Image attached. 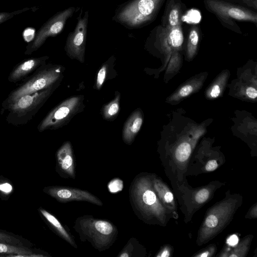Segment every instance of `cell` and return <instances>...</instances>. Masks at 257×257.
Wrapping results in <instances>:
<instances>
[{
	"instance_id": "28",
	"label": "cell",
	"mask_w": 257,
	"mask_h": 257,
	"mask_svg": "<svg viewBox=\"0 0 257 257\" xmlns=\"http://www.w3.org/2000/svg\"><path fill=\"white\" fill-rule=\"evenodd\" d=\"M225 79V77H220L211 86L207 94L209 98H216L220 95L224 87Z\"/></svg>"
},
{
	"instance_id": "12",
	"label": "cell",
	"mask_w": 257,
	"mask_h": 257,
	"mask_svg": "<svg viewBox=\"0 0 257 257\" xmlns=\"http://www.w3.org/2000/svg\"><path fill=\"white\" fill-rule=\"evenodd\" d=\"M155 31L156 42L169 56L181 50L184 43V35L181 25L162 27Z\"/></svg>"
},
{
	"instance_id": "38",
	"label": "cell",
	"mask_w": 257,
	"mask_h": 257,
	"mask_svg": "<svg viewBox=\"0 0 257 257\" xmlns=\"http://www.w3.org/2000/svg\"><path fill=\"white\" fill-rule=\"evenodd\" d=\"M246 95L249 98L255 99L257 96V91L255 88L253 87H248L245 91Z\"/></svg>"
},
{
	"instance_id": "30",
	"label": "cell",
	"mask_w": 257,
	"mask_h": 257,
	"mask_svg": "<svg viewBox=\"0 0 257 257\" xmlns=\"http://www.w3.org/2000/svg\"><path fill=\"white\" fill-rule=\"evenodd\" d=\"M107 64V63H105L101 67L97 73L95 87L98 90L101 87L106 79L108 68Z\"/></svg>"
},
{
	"instance_id": "31",
	"label": "cell",
	"mask_w": 257,
	"mask_h": 257,
	"mask_svg": "<svg viewBox=\"0 0 257 257\" xmlns=\"http://www.w3.org/2000/svg\"><path fill=\"white\" fill-rule=\"evenodd\" d=\"M32 8H25L21 10L11 12H0V24L19 15L32 9Z\"/></svg>"
},
{
	"instance_id": "5",
	"label": "cell",
	"mask_w": 257,
	"mask_h": 257,
	"mask_svg": "<svg viewBox=\"0 0 257 257\" xmlns=\"http://www.w3.org/2000/svg\"><path fill=\"white\" fill-rule=\"evenodd\" d=\"M63 68L61 65L51 64L40 67L26 82L10 92L2 103V111L22 96L59 85L63 78Z\"/></svg>"
},
{
	"instance_id": "24",
	"label": "cell",
	"mask_w": 257,
	"mask_h": 257,
	"mask_svg": "<svg viewBox=\"0 0 257 257\" xmlns=\"http://www.w3.org/2000/svg\"><path fill=\"white\" fill-rule=\"evenodd\" d=\"M138 240L135 238H131L125 246L118 255V257H132L143 256L140 251L144 250Z\"/></svg>"
},
{
	"instance_id": "37",
	"label": "cell",
	"mask_w": 257,
	"mask_h": 257,
	"mask_svg": "<svg viewBox=\"0 0 257 257\" xmlns=\"http://www.w3.org/2000/svg\"><path fill=\"white\" fill-rule=\"evenodd\" d=\"M238 237L236 234H232L229 236L226 241L229 246L234 247L238 243Z\"/></svg>"
},
{
	"instance_id": "20",
	"label": "cell",
	"mask_w": 257,
	"mask_h": 257,
	"mask_svg": "<svg viewBox=\"0 0 257 257\" xmlns=\"http://www.w3.org/2000/svg\"><path fill=\"white\" fill-rule=\"evenodd\" d=\"M202 84V82L198 80H192L186 83L169 98V101L177 102L180 100L200 88Z\"/></svg>"
},
{
	"instance_id": "21",
	"label": "cell",
	"mask_w": 257,
	"mask_h": 257,
	"mask_svg": "<svg viewBox=\"0 0 257 257\" xmlns=\"http://www.w3.org/2000/svg\"><path fill=\"white\" fill-rule=\"evenodd\" d=\"M120 95L116 92L115 97L102 108V115L103 118L107 120H113L117 115L119 111Z\"/></svg>"
},
{
	"instance_id": "27",
	"label": "cell",
	"mask_w": 257,
	"mask_h": 257,
	"mask_svg": "<svg viewBox=\"0 0 257 257\" xmlns=\"http://www.w3.org/2000/svg\"><path fill=\"white\" fill-rule=\"evenodd\" d=\"M214 188L213 185H209L196 190L193 196L194 203L199 205L204 204L212 196Z\"/></svg>"
},
{
	"instance_id": "7",
	"label": "cell",
	"mask_w": 257,
	"mask_h": 257,
	"mask_svg": "<svg viewBox=\"0 0 257 257\" xmlns=\"http://www.w3.org/2000/svg\"><path fill=\"white\" fill-rule=\"evenodd\" d=\"M83 96L69 97L57 105L43 119L37 126L39 132L56 130L66 124L83 107Z\"/></svg>"
},
{
	"instance_id": "33",
	"label": "cell",
	"mask_w": 257,
	"mask_h": 257,
	"mask_svg": "<svg viewBox=\"0 0 257 257\" xmlns=\"http://www.w3.org/2000/svg\"><path fill=\"white\" fill-rule=\"evenodd\" d=\"M216 250V246L214 244H211L204 248L202 250L197 252L193 255L195 257H210L212 256L215 252Z\"/></svg>"
},
{
	"instance_id": "14",
	"label": "cell",
	"mask_w": 257,
	"mask_h": 257,
	"mask_svg": "<svg viewBox=\"0 0 257 257\" xmlns=\"http://www.w3.org/2000/svg\"><path fill=\"white\" fill-rule=\"evenodd\" d=\"M152 184L160 201L170 214L171 217L177 219V205L174 196L168 186L158 176L152 174Z\"/></svg>"
},
{
	"instance_id": "22",
	"label": "cell",
	"mask_w": 257,
	"mask_h": 257,
	"mask_svg": "<svg viewBox=\"0 0 257 257\" xmlns=\"http://www.w3.org/2000/svg\"><path fill=\"white\" fill-rule=\"evenodd\" d=\"M199 41L198 29L196 26H193L189 31L187 43V56L188 59H192L195 55Z\"/></svg>"
},
{
	"instance_id": "9",
	"label": "cell",
	"mask_w": 257,
	"mask_h": 257,
	"mask_svg": "<svg viewBox=\"0 0 257 257\" xmlns=\"http://www.w3.org/2000/svg\"><path fill=\"white\" fill-rule=\"evenodd\" d=\"M204 4L221 22L232 28L236 29L234 21L257 22L256 13L241 6L225 0H204Z\"/></svg>"
},
{
	"instance_id": "15",
	"label": "cell",
	"mask_w": 257,
	"mask_h": 257,
	"mask_svg": "<svg viewBox=\"0 0 257 257\" xmlns=\"http://www.w3.org/2000/svg\"><path fill=\"white\" fill-rule=\"evenodd\" d=\"M49 58L48 56L31 58L19 63L12 70L8 77L10 82L17 83L35 72L40 67L46 64Z\"/></svg>"
},
{
	"instance_id": "23",
	"label": "cell",
	"mask_w": 257,
	"mask_h": 257,
	"mask_svg": "<svg viewBox=\"0 0 257 257\" xmlns=\"http://www.w3.org/2000/svg\"><path fill=\"white\" fill-rule=\"evenodd\" d=\"M0 243L30 247L29 240L12 233L0 231Z\"/></svg>"
},
{
	"instance_id": "34",
	"label": "cell",
	"mask_w": 257,
	"mask_h": 257,
	"mask_svg": "<svg viewBox=\"0 0 257 257\" xmlns=\"http://www.w3.org/2000/svg\"><path fill=\"white\" fill-rule=\"evenodd\" d=\"M108 188L109 191L111 193H114L117 192L122 190L123 188V182L118 179L111 180L108 184Z\"/></svg>"
},
{
	"instance_id": "3",
	"label": "cell",
	"mask_w": 257,
	"mask_h": 257,
	"mask_svg": "<svg viewBox=\"0 0 257 257\" xmlns=\"http://www.w3.org/2000/svg\"><path fill=\"white\" fill-rule=\"evenodd\" d=\"M241 198L237 194L229 196L207 210L198 231V245L206 243L225 228L240 205Z\"/></svg>"
},
{
	"instance_id": "11",
	"label": "cell",
	"mask_w": 257,
	"mask_h": 257,
	"mask_svg": "<svg viewBox=\"0 0 257 257\" xmlns=\"http://www.w3.org/2000/svg\"><path fill=\"white\" fill-rule=\"evenodd\" d=\"M43 192L61 203L72 201H85L99 206L103 205L102 202L91 193L80 189L67 186H51L45 187Z\"/></svg>"
},
{
	"instance_id": "39",
	"label": "cell",
	"mask_w": 257,
	"mask_h": 257,
	"mask_svg": "<svg viewBox=\"0 0 257 257\" xmlns=\"http://www.w3.org/2000/svg\"><path fill=\"white\" fill-rule=\"evenodd\" d=\"M257 217V205L256 204H254L250 208L247 214L245 216V218H255Z\"/></svg>"
},
{
	"instance_id": "29",
	"label": "cell",
	"mask_w": 257,
	"mask_h": 257,
	"mask_svg": "<svg viewBox=\"0 0 257 257\" xmlns=\"http://www.w3.org/2000/svg\"><path fill=\"white\" fill-rule=\"evenodd\" d=\"M13 191V186L7 178L0 176V197L2 200H7Z\"/></svg>"
},
{
	"instance_id": "19",
	"label": "cell",
	"mask_w": 257,
	"mask_h": 257,
	"mask_svg": "<svg viewBox=\"0 0 257 257\" xmlns=\"http://www.w3.org/2000/svg\"><path fill=\"white\" fill-rule=\"evenodd\" d=\"M0 255L8 256H45L36 253L30 247L0 243Z\"/></svg>"
},
{
	"instance_id": "10",
	"label": "cell",
	"mask_w": 257,
	"mask_h": 257,
	"mask_svg": "<svg viewBox=\"0 0 257 257\" xmlns=\"http://www.w3.org/2000/svg\"><path fill=\"white\" fill-rule=\"evenodd\" d=\"M82 14L81 8L76 18L74 29L68 34L64 47L65 51L70 58L81 63L84 62L89 18L88 11Z\"/></svg>"
},
{
	"instance_id": "26",
	"label": "cell",
	"mask_w": 257,
	"mask_h": 257,
	"mask_svg": "<svg viewBox=\"0 0 257 257\" xmlns=\"http://www.w3.org/2000/svg\"><path fill=\"white\" fill-rule=\"evenodd\" d=\"M191 147L188 142L180 143L175 150L174 157L178 164H185L191 153Z\"/></svg>"
},
{
	"instance_id": "4",
	"label": "cell",
	"mask_w": 257,
	"mask_h": 257,
	"mask_svg": "<svg viewBox=\"0 0 257 257\" xmlns=\"http://www.w3.org/2000/svg\"><path fill=\"white\" fill-rule=\"evenodd\" d=\"M164 0H128L118 5L112 20L126 29L142 28L152 22Z\"/></svg>"
},
{
	"instance_id": "1",
	"label": "cell",
	"mask_w": 257,
	"mask_h": 257,
	"mask_svg": "<svg viewBox=\"0 0 257 257\" xmlns=\"http://www.w3.org/2000/svg\"><path fill=\"white\" fill-rule=\"evenodd\" d=\"M129 200L136 215L147 224L165 226L171 217L154 189L151 173L135 177L129 188Z\"/></svg>"
},
{
	"instance_id": "8",
	"label": "cell",
	"mask_w": 257,
	"mask_h": 257,
	"mask_svg": "<svg viewBox=\"0 0 257 257\" xmlns=\"http://www.w3.org/2000/svg\"><path fill=\"white\" fill-rule=\"evenodd\" d=\"M79 8L70 7L57 12L49 19L36 32L33 41L26 46L25 54L30 55L38 50L50 37H54L63 30L67 21Z\"/></svg>"
},
{
	"instance_id": "16",
	"label": "cell",
	"mask_w": 257,
	"mask_h": 257,
	"mask_svg": "<svg viewBox=\"0 0 257 257\" xmlns=\"http://www.w3.org/2000/svg\"><path fill=\"white\" fill-rule=\"evenodd\" d=\"M38 211L46 223L58 236L74 248H77L73 236L54 215L42 207Z\"/></svg>"
},
{
	"instance_id": "13",
	"label": "cell",
	"mask_w": 257,
	"mask_h": 257,
	"mask_svg": "<svg viewBox=\"0 0 257 257\" xmlns=\"http://www.w3.org/2000/svg\"><path fill=\"white\" fill-rule=\"evenodd\" d=\"M56 171L60 177L75 178V160L71 142L66 141L59 148L56 154Z\"/></svg>"
},
{
	"instance_id": "35",
	"label": "cell",
	"mask_w": 257,
	"mask_h": 257,
	"mask_svg": "<svg viewBox=\"0 0 257 257\" xmlns=\"http://www.w3.org/2000/svg\"><path fill=\"white\" fill-rule=\"evenodd\" d=\"M218 165V163L216 160H210L206 163L204 170L206 172H212L216 170Z\"/></svg>"
},
{
	"instance_id": "2",
	"label": "cell",
	"mask_w": 257,
	"mask_h": 257,
	"mask_svg": "<svg viewBox=\"0 0 257 257\" xmlns=\"http://www.w3.org/2000/svg\"><path fill=\"white\" fill-rule=\"evenodd\" d=\"M73 228L81 241L89 242L99 251L109 249L118 235V229L111 222L97 219L92 215H85L78 217Z\"/></svg>"
},
{
	"instance_id": "18",
	"label": "cell",
	"mask_w": 257,
	"mask_h": 257,
	"mask_svg": "<svg viewBox=\"0 0 257 257\" xmlns=\"http://www.w3.org/2000/svg\"><path fill=\"white\" fill-rule=\"evenodd\" d=\"M163 17V27L181 25L182 10L181 4L176 0L167 1Z\"/></svg>"
},
{
	"instance_id": "17",
	"label": "cell",
	"mask_w": 257,
	"mask_h": 257,
	"mask_svg": "<svg viewBox=\"0 0 257 257\" xmlns=\"http://www.w3.org/2000/svg\"><path fill=\"white\" fill-rule=\"evenodd\" d=\"M143 122V113L140 109L133 111L125 121L122 132L123 142L130 145L140 131Z\"/></svg>"
},
{
	"instance_id": "25",
	"label": "cell",
	"mask_w": 257,
	"mask_h": 257,
	"mask_svg": "<svg viewBox=\"0 0 257 257\" xmlns=\"http://www.w3.org/2000/svg\"><path fill=\"white\" fill-rule=\"evenodd\" d=\"M251 235L245 236L233 248L231 249L229 253V257H244L249 250L250 244L252 238Z\"/></svg>"
},
{
	"instance_id": "32",
	"label": "cell",
	"mask_w": 257,
	"mask_h": 257,
	"mask_svg": "<svg viewBox=\"0 0 257 257\" xmlns=\"http://www.w3.org/2000/svg\"><path fill=\"white\" fill-rule=\"evenodd\" d=\"M230 3L238 4L242 5V6L249 9H253L257 10V0H225Z\"/></svg>"
},
{
	"instance_id": "36",
	"label": "cell",
	"mask_w": 257,
	"mask_h": 257,
	"mask_svg": "<svg viewBox=\"0 0 257 257\" xmlns=\"http://www.w3.org/2000/svg\"><path fill=\"white\" fill-rule=\"evenodd\" d=\"M172 249L170 245H164L156 256L157 257H169L172 253Z\"/></svg>"
},
{
	"instance_id": "6",
	"label": "cell",
	"mask_w": 257,
	"mask_h": 257,
	"mask_svg": "<svg viewBox=\"0 0 257 257\" xmlns=\"http://www.w3.org/2000/svg\"><path fill=\"white\" fill-rule=\"evenodd\" d=\"M59 85H56L32 94L21 96L5 109L8 113L6 119L14 125L28 123L36 114Z\"/></svg>"
}]
</instances>
